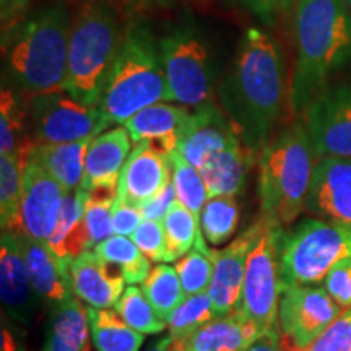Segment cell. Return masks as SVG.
I'll return each mask as SVG.
<instances>
[{"instance_id": "cell-1", "label": "cell", "mask_w": 351, "mask_h": 351, "mask_svg": "<svg viewBox=\"0 0 351 351\" xmlns=\"http://www.w3.org/2000/svg\"><path fill=\"white\" fill-rule=\"evenodd\" d=\"M285 62L278 44L251 28L241 43L230 75L221 86V101L243 142L262 150L282 111Z\"/></svg>"}, {"instance_id": "cell-2", "label": "cell", "mask_w": 351, "mask_h": 351, "mask_svg": "<svg viewBox=\"0 0 351 351\" xmlns=\"http://www.w3.org/2000/svg\"><path fill=\"white\" fill-rule=\"evenodd\" d=\"M291 108L306 109L333 72L351 60V15L345 0H298Z\"/></svg>"}, {"instance_id": "cell-3", "label": "cell", "mask_w": 351, "mask_h": 351, "mask_svg": "<svg viewBox=\"0 0 351 351\" xmlns=\"http://www.w3.org/2000/svg\"><path fill=\"white\" fill-rule=\"evenodd\" d=\"M72 19L62 3L46 7L19 29L7 52L12 80L29 96L65 91Z\"/></svg>"}, {"instance_id": "cell-4", "label": "cell", "mask_w": 351, "mask_h": 351, "mask_svg": "<svg viewBox=\"0 0 351 351\" xmlns=\"http://www.w3.org/2000/svg\"><path fill=\"white\" fill-rule=\"evenodd\" d=\"M317 153L306 125H289L258 155V199L263 217L289 225L306 210Z\"/></svg>"}, {"instance_id": "cell-5", "label": "cell", "mask_w": 351, "mask_h": 351, "mask_svg": "<svg viewBox=\"0 0 351 351\" xmlns=\"http://www.w3.org/2000/svg\"><path fill=\"white\" fill-rule=\"evenodd\" d=\"M163 101L169 103V95L160 43L135 26L125 33L98 108L111 124L122 125L138 111Z\"/></svg>"}, {"instance_id": "cell-6", "label": "cell", "mask_w": 351, "mask_h": 351, "mask_svg": "<svg viewBox=\"0 0 351 351\" xmlns=\"http://www.w3.org/2000/svg\"><path fill=\"white\" fill-rule=\"evenodd\" d=\"M124 36L112 8L90 2L72 21L65 91L88 106H98Z\"/></svg>"}, {"instance_id": "cell-7", "label": "cell", "mask_w": 351, "mask_h": 351, "mask_svg": "<svg viewBox=\"0 0 351 351\" xmlns=\"http://www.w3.org/2000/svg\"><path fill=\"white\" fill-rule=\"evenodd\" d=\"M348 257H351V225L304 219L283 236L280 252L282 288L320 283L335 263Z\"/></svg>"}, {"instance_id": "cell-8", "label": "cell", "mask_w": 351, "mask_h": 351, "mask_svg": "<svg viewBox=\"0 0 351 351\" xmlns=\"http://www.w3.org/2000/svg\"><path fill=\"white\" fill-rule=\"evenodd\" d=\"M267 218V217H265ZM285 231L282 225L267 218L265 228L249 254L241 293L239 309L245 319L261 328L262 333L276 330L282 296L280 252Z\"/></svg>"}, {"instance_id": "cell-9", "label": "cell", "mask_w": 351, "mask_h": 351, "mask_svg": "<svg viewBox=\"0 0 351 351\" xmlns=\"http://www.w3.org/2000/svg\"><path fill=\"white\" fill-rule=\"evenodd\" d=\"M169 103L186 108L210 104L213 65L207 44L191 28H178L160 39Z\"/></svg>"}, {"instance_id": "cell-10", "label": "cell", "mask_w": 351, "mask_h": 351, "mask_svg": "<svg viewBox=\"0 0 351 351\" xmlns=\"http://www.w3.org/2000/svg\"><path fill=\"white\" fill-rule=\"evenodd\" d=\"M38 143H70L98 137L111 125L98 106H88L67 91L29 98Z\"/></svg>"}, {"instance_id": "cell-11", "label": "cell", "mask_w": 351, "mask_h": 351, "mask_svg": "<svg viewBox=\"0 0 351 351\" xmlns=\"http://www.w3.org/2000/svg\"><path fill=\"white\" fill-rule=\"evenodd\" d=\"M343 313L326 288L293 285L282 288L278 320L285 337L304 351Z\"/></svg>"}, {"instance_id": "cell-12", "label": "cell", "mask_w": 351, "mask_h": 351, "mask_svg": "<svg viewBox=\"0 0 351 351\" xmlns=\"http://www.w3.org/2000/svg\"><path fill=\"white\" fill-rule=\"evenodd\" d=\"M304 111L317 156L351 158V82L322 90Z\"/></svg>"}, {"instance_id": "cell-13", "label": "cell", "mask_w": 351, "mask_h": 351, "mask_svg": "<svg viewBox=\"0 0 351 351\" xmlns=\"http://www.w3.org/2000/svg\"><path fill=\"white\" fill-rule=\"evenodd\" d=\"M265 223L267 218L262 215L225 249L210 247L208 256L213 261V278L207 293L217 317H225L239 309L247 257L262 234Z\"/></svg>"}, {"instance_id": "cell-14", "label": "cell", "mask_w": 351, "mask_h": 351, "mask_svg": "<svg viewBox=\"0 0 351 351\" xmlns=\"http://www.w3.org/2000/svg\"><path fill=\"white\" fill-rule=\"evenodd\" d=\"M65 194L64 187L43 166L33 160L28 161L23 178L21 221L26 234L44 247L49 245L54 234Z\"/></svg>"}, {"instance_id": "cell-15", "label": "cell", "mask_w": 351, "mask_h": 351, "mask_svg": "<svg viewBox=\"0 0 351 351\" xmlns=\"http://www.w3.org/2000/svg\"><path fill=\"white\" fill-rule=\"evenodd\" d=\"M307 212L351 225V158L322 156L314 166Z\"/></svg>"}, {"instance_id": "cell-16", "label": "cell", "mask_w": 351, "mask_h": 351, "mask_svg": "<svg viewBox=\"0 0 351 351\" xmlns=\"http://www.w3.org/2000/svg\"><path fill=\"white\" fill-rule=\"evenodd\" d=\"M0 296L8 317L25 326L34 319L41 304L19 239L7 231H2L0 238Z\"/></svg>"}, {"instance_id": "cell-17", "label": "cell", "mask_w": 351, "mask_h": 351, "mask_svg": "<svg viewBox=\"0 0 351 351\" xmlns=\"http://www.w3.org/2000/svg\"><path fill=\"white\" fill-rule=\"evenodd\" d=\"M173 181L169 156L161 155L147 142L135 143L122 168L117 197L142 207Z\"/></svg>"}, {"instance_id": "cell-18", "label": "cell", "mask_w": 351, "mask_h": 351, "mask_svg": "<svg viewBox=\"0 0 351 351\" xmlns=\"http://www.w3.org/2000/svg\"><path fill=\"white\" fill-rule=\"evenodd\" d=\"M70 282L77 298L96 309H111L125 291L119 267L104 261L96 251H85L70 263Z\"/></svg>"}, {"instance_id": "cell-19", "label": "cell", "mask_w": 351, "mask_h": 351, "mask_svg": "<svg viewBox=\"0 0 351 351\" xmlns=\"http://www.w3.org/2000/svg\"><path fill=\"white\" fill-rule=\"evenodd\" d=\"M191 117L192 112L186 106L163 101L142 109L122 125L129 130L134 143L147 142L161 155L169 156L178 150Z\"/></svg>"}, {"instance_id": "cell-20", "label": "cell", "mask_w": 351, "mask_h": 351, "mask_svg": "<svg viewBox=\"0 0 351 351\" xmlns=\"http://www.w3.org/2000/svg\"><path fill=\"white\" fill-rule=\"evenodd\" d=\"M238 142H241V138L232 122L219 116L212 104H207L192 112L187 129L179 142L178 152L200 171L210 156Z\"/></svg>"}, {"instance_id": "cell-21", "label": "cell", "mask_w": 351, "mask_h": 351, "mask_svg": "<svg viewBox=\"0 0 351 351\" xmlns=\"http://www.w3.org/2000/svg\"><path fill=\"white\" fill-rule=\"evenodd\" d=\"M256 324L241 313L215 317L199 330L186 337H171L169 351H244L262 337Z\"/></svg>"}, {"instance_id": "cell-22", "label": "cell", "mask_w": 351, "mask_h": 351, "mask_svg": "<svg viewBox=\"0 0 351 351\" xmlns=\"http://www.w3.org/2000/svg\"><path fill=\"white\" fill-rule=\"evenodd\" d=\"M132 153V138L124 125L101 132L91 140L86 152L83 191H93L96 187L119 186V178L127 158Z\"/></svg>"}, {"instance_id": "cell-23", "label": "cell", "mask_w": 351, "mask_h": 351, "mask_svg": "<svg viewBox=\"0 0 351 351\" xmlns=\"http://www.w3.org/2000/svg\"><path fill=\"white\" fill-rule=\"evenodd\" d=\"M90 247V234L83 217V191L78 189L75 192L65 194L59 221L47 249L70 278V263Z\"/></svg>"}, {"instance_id": "cell-24", "label": "cell", "mask_w": 351, "mask_h": 351, "mask_svg": "<svg viewBox=\"0 0 351 351\" xmlns=\"http://www.w3.org/2000/svg\"><path fill=\"white\" fill-rule=\"evenodd\" d=\"M15 236L28 265L32 283L41 301L56 306L75 295L72 289V282L64 274L62 267L52 257L49 249L39 244L25 231Z\"/></svg>"}, {"instance_id": "cell-25", "label": "cell", "mask_w": 351, "mask_h": 351, "mask_svg": "<svg viewBox=\"0 0 351 351\" xmlns=\"http://www.w3.org/2000/svg\"><path fill=\"white\" fill-rule=\"evenodd\" d=\"M254 155L256 152L241 140L210 156L200 169L208 191V199L218 195H238L244 189Z\"/></svg>"}, {"instance_id": "cell-26", "label": "cell", "mask_w": 351, "mask_h": 351, "mask_svg": "<svg viewBox=\"0 0 351 351\" xmlns=\"http://www.w3.org/2000/svg\"><path fill=\"white\" fill-rule=\"evenodd\" d=\"M90 319L80 298L70 296L52 306L43 351H90Z\"/></svg>"}, {"instance_id": "cell-27", "label": "cell", "mask_w": 351, "mask_h": 351, "mask_svg": "<svg viewBox=\"0 0 351 351\" xmlns=\"http://www.w3.org/2000/svg\"><path fill=\"white\" fill-rule=\"evenodd\" d=\"M91 140L93 138L70 143H36L29 160L43 166L67 194L75 192L82 187L86 152Z\"/></svg>"}, {"instance_id": "cell-28", "label": "cell", "mask_w": 351, "mask_h": 351, "mask_svg": "<svg viewBox=\"0 0 351 351\" xmlns=\"http://www.w3.org/2000/svg\"><path fill=\"white\" fill-rule=\"evenodd\" d=\"M28 160L16 155H0V219L2 231L20 234L23 178Z\"/></svg>"}, {"instance_id": "cell-29", "label": "cell", "mask_w": 351, "mask_h": 351, "mask_svg": "<svg viewBox=\"0 0 351 351\" xmlns=\"http://www.w3.org/2000/svg\"><path fill=\"white\" fill-rule=\"evenodd\" d=\"M90 332L98 351H140L143 345V333L132 328L112 309L88 307Z\"/></svg>"}, {"instance_id": "cell-30", "label": "cell", "mask_w": 351, "mask_h": 351, "mask_svg": "<svg viewBox=\"0 0 351 351\" xmlns=\"http://www.w3.org/2000/svg\"><path fill=\"white\" fill-rule=\"evenodd\" d=\"M161 223L166 236V262L179 261L194 247L208 254L210 247L202 234L200 223L179 200L174 202Z\"/></svg>"}, {"instance_id": "cell-31", "label": "cell", "mask_w": 351, "mask_h": 351, "mask_svg": "<svg viewBox=\"0 0 351 351\" xmlns=\"http://www.w3.org/2000/svg\"><path fill=\"white\" fill-rule=\"evenodd\" d=\"M36 147L26 140L25 112L10 90L3 88L0 95V155H16L29 161Z\"/></svg>"}, {"instance_id": "cell-32", "label": "cell", "mask_w": 351, "mask_h": 351, "mask_svg": "<svg viewBox=\"0 0 351 351\" xmlns=\"http://www.w3.org/2000/svg\"><path fill=\"white\" fill-rule=\"evenodd\" d=\"M104 261L119 267L125 282L129 285L143 283L150 275V258L137 247L130 238L114 234L95 247Z\"/></svg>"}, {"instance_id": "cell-33", "label": "cell", "mask_w": 351, "mask_h": 351, "mask_svg": "<svg viewBox=\"0 0 351 351\" xmlns=\"http://www.w3.org/2000/svg\"><path fill=\"white\" fill-rule=\"evenodd\" d=\"M142 289L160 317L166 322L187 298L178 271L171 265H156L152 269L150 275L142 283Z\"/></svg>"}, {"instance_id": "cell-34", "label": "cell", "mask_w": 351, "mask_h": 351, "mask_svg": "<svg viewBox=\"0 0 351 351\" xmlns=\"http://www.w3.org/2000/svg\"><path fill=\"white\" fill-rule=\"evenodd\" d=\"M239 223V205L236 197L218 195L210 197L202 210L200 228L202 234L208 244L217 245L225 244L232 238Z\"/></svg>"}, {"instance_id": "cell-35", "label": "cell", "mask_w": 351, "mask_h": 351, "mask_svg": "<svg viewBox=\"0 0 351 351\" xmlns=\"http://www.w3.org/2000/svg\"><path fill=\"white\" fill-rule=\"evenodd\" d=\"M116 199L117 187L103 186L93 191H83V217L90 234L91 247H96L114 234L112 207Z\"/></svg>"}, {"instance_id": "cell-36", "label": "cell", "mask_w": 351, "mask_h": 351, "mask_svg": "<svg viewBox=\"0 0 351 351\" xmlns=\"http://www.w3.org/2000/svg\"><path fill=\"white\" fill-rule=\"evenodd\" d=\"M171 169H173V184L176 195L184 207L189 208L200 223L202 210L208 200V191L200 171L191 165L178 150L169 155Z\"/></svg>"}, {"instance_id": "cell-37", "label": "cell", "mask_w": 351, "mask_h": 351, "mask_svg": "<svg viewBox=\"0 0 351 351\" xmlns=\"http://www.w3.org/2000/svg\"><path fill=\"white\" fill-rule=\"evenodd\" d=\"M114 309L132 328L143 335L161 333L168 327V322L160 317L155 307L145 296L143 289L137 285H130L125 288L124 295L121 296Z\"/></svg>"}, {"instance_id": "cell-38", "label": "cell", "mask_w": 351, "mask_h": 351, "mask_svg": "<svg viewBox=\"0 0 351 351\" xmlns=\"http://www.w3.org/2000/svg\"><path fill=\"white\" fill-rule=\"evenodd\" d=\"M215 317H217V314H215L208 293L187 296L186 301L168 319L169 335L174 339L191 335V333L204 327L205 324L212 322Z\"/></svg>"}, {"instance_id": "cell-39", "label": "cell", "mask_w": 351, "mask_h": 351, "mask_svg": "<svg viewBox=\"0 0 351 351\" xmlns=\"http://www.w3.org/2000/svg\"><path fill=\"white\" fill-rule=\"evenodd\" d=\"M174 269L187 296L208 291L213 278V261L207 252L194 247L182 258L176 261Z\"/></svg>"}, {"instance_id": "cell-40", "label": "cell", "mask_w": 351, "mask_h": 351, "mask_svg": "<svg viewBox=\"0 0 351 351\" xmlns=\"http://www.w3.org/2000/svg\"><path fill=\"white\" fill-rule=\"evenodd\" d=\"M130 239L152 262H166V236L161 221L143 219Z\"/></svg>"}, {"instance_id": "cell-41", "label": "cell", "mask_w": 351, "mask_h": 351, "mask_svg": "<svg viewBox=\"0 0 351 351\" xmlns=\"http://www.w3.org/2000/svg\"><path fill=\"white\" fill-rule=\"evenodd\" d=\"M304 351H351V307L341 313Z\"/></svg>"}, {"instance_id": "cell-42", "label": "cell", "mask_w": 351, "mask_h": 351, "mask_svg": "<svg viewBox=\"0 0 351 351\" xmlns=\"http://www.w3.org/2000/svg\"><path fill=\"white\" fill-rule=\"evenodd\" d=\"M327 293L339 304L341 311L351 307V257L343 258L328 270L326 278Z\"/></svg>"}, {"instance_id": "cell-43", "label": "cell", "mask_w": 351, "mask_h": 351, "mask_svg": "<svg viewBox=\"0 0 351 351\" xmlns=\"http://www.w3.org/2000/svg\"><path fill=\"white\" fill-rule=\"evenodd\" d=\"M142 221H143L142 208L117 197L112 207L114 234L130 238V236L135 232V230L142 225Z\"/></svg>"}, {"instance_id": "cell-44", "label": "cell", "mask_w": 351, "mask_h": 351, "mask_svg": "<svg viewBox=\"0 0 351 351\" xmlns=\"http://www.w3.org/2000/svg\"><path fill=\"white\" fill-rule=\"evenodd\" d=\"M178 200V195H176L174 184L171 181L168 186H166L160 194L153 197L148 202H145L142 205V213L143 219H155V221H163L166 213L169 212V208L173 207L174 202Z\"/></svg>"}, {"instance_id": "cell-45", "label": "cell", "mask_w": 351, "mask_h": 351, "mask_svg": "<svg viewBox=\"0 0 351 351\" xmlns=\"http://www.w3.org/2000/svg\"><path fill=\"white\" fill-rule=\"evenodd\" d=\"M243 2L249 7V10L261 16L262 20L271 21L296 7L298 0H243Z\"/></svg>"}, {"instance_id": "cell-46", "label": "cell", "mask_w": 351, "mask_h": 351, "mask_svg": "<svg viewBox=\"0 0 351 351\" xmlns=\"http://www.w3.org/2000/svg\"><path fill=\"white\" fill-rule=\"evenodd\" d=\"M285 339H287V337L283 335V332L282 335H280V330L276 328L274 332L263 333L262 337H258V339L244 351H300L291 341H289V343H285Z\"/></svg>"}, {"instance_id": "cell-47", "label": "cell", "mask_w": 351, "mask_h": 351, "mask_svg": "<svg viewBox=\"0 0 351 351\" xmlns=\"http://www.w3.org/2000/svg\"><path fill=\"white\" fill-rule=\"evenodd\" d=\"M29 0H0V12H2V25L12 26L13 21L19 20L20 13L25 10Z\"/></svg>"}, {"instance_id": "cell-48", "label": "cell", "mask_w": 351, "mask_h": 351, "mask_svg": "<svg viewBox=\"0 0 351 351\" xmlns=\"http://www.w3.org/2000/svg\"><path fill=\"white\" fill-rule=\"evenodd\" d=\"M2 351H21L19 340L12 335V330L5 326L2 327Z\"/></svg>"}, {"instance_id": "cell-49", "label": "cell", "mask_w": 351, "mask_h": 351, "mask_svg": "<svg viewBox=\"0 0 351 351\" xmlns=\"http://www.w3.org/2000/svg\"><path fill=\"white\" fill-rule=\"evenodd\" d=\"M169 343H171V337L168 335L166 339L160 340L158 343L150 346V348H148L147 351H169Z\"/></svg>"}, {"instance_id": "cell-50", "label": "cell", "mask_w": 351, "mask_h": 351, "mask_svg": "<svg viewBox=\"0 0 351 351\" xmlns=\"http://www.w3.org/2000/svg\"><path fill=\"white\" fill-rule=\"evenodd\" d=\"M345 3H346V7H348V10H350V15H351V0H345Z\"/></svg>"}]
</instances>
